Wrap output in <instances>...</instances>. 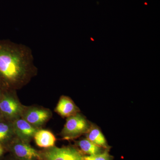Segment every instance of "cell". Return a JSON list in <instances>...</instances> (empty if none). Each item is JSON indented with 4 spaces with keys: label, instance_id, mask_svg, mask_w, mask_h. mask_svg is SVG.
<instances>
[{
    "label": "cell",
    "instance_id": "obj_1",
    "mask_svg": "<svg viewBox=\"0 0 160 160\" xmlns=\"http://www.w3.org/2000/svg\"><path fill=\"white\" fill-rule=\"evenodd\" d=\"M37 73L29 47L9 40H0V86L3 90L21 89Z\"/></svg>",
    "mask_w": 160,
    "mask_h": 160
},
{
    "label": "cell",
    "instance_id": "obj_2",
    "mask_svg": "<svg viewBox=\"0 0 160 160\" xmlns=\"http://www.w3.org/2000/svg\"><path fill=\"white\" fill-rule=\"evenodd\" d=\"M16 90H3L0 98V112L4 120L12 122L21 117L26 106L20 102Z\"/></svg>",
    "mask_w": 160,
    "mask_h": 160
},
{
    "label": "cell",
    "instance_id": "obj_3",
    "mask_svg": "<svg viewBox=\"0 0 160 160\" xmlns=\"http://www.w3.org/2000/svg\"><path fill=\"white\" fill-rule=\"evenodd\" d=\"M90 127L86 119L78 113L67 118L61 136L65 140L73 139L84 133L86 134Z\"/></svg>",
    "mask_w": 160,
    "mask_h": 160
},
{
    "label": "cell",
    "instance_id": "obj_4",
    "mask_svg": "<svg viewBox=\"0 0 160 160\" xmlns=\"http://www.w3.org/2000/svg\"><path fill=\"white\" fill-rule=\"evenodd\" d=\"M15 157L19 160H43L42 152L37 151L29 143L15 137L6 146Z\"/></svg>",
    "mask_w": 160,
    "mask_h": 160
},
{
    "label": "cell",
    "instance_id": "obj_5",
    "mask_svg": "<svg viewBox=\"0 0 160 160\" xmlns=\"http://www.w3.org/2000/svg\"><path fill=\"white\" fill-rule=\"evenodd\" d=\"M43 160H85L82 152L74 147L53 146L42 152Z\"/></svg>",
    "mask_w": 160,
    "mask_h": 160
},
{
    "label": "cell",
    "instance_id": "obj_6",
    "mask_svg": "<svg viewBox=\"0 0 160 160\" xmlns=\"http://www.w3.org/2000/svg\"><path fill=\"white\" fill-rule=\"evenodd\" d=\"M52 112L49 109L42 107H25L22 117L32 126L39 129L51 118Z\"/></svg>",
    "mask_w": 160,
    "mask_h": 160
},
{
    "label": "cell",
    "instance_id": "obj_7",
    "mask_svg": "<svg viewBox=\"0 0 160 160\" xmlns=\"http://www.w3.org/2000/svg\"><path fill=\"white\" fill-rule=\"evenodd\" d=\"M12 122L15 137L26 142H30L39 129L32 126L22 117Z\"/></svg>",
    "mask_w": 160,
    "mask_h": 160
},
{
    "label": "cell",
    "instance_id": "obj_8",
    "mask_svg": "<svg viewBox=\"0 0 160 160\" xmlns=\"http://www.w3.org/2000/svg\"><path fill=\"white\" fill-rule=\"evenodd\" d=\"M55 111L62 117L68 118L78 113L79 110L70 98L62 96L56 107Z\"/></svg>",
    "mask_w": 160,
    "mask_h": 160
},
{
    "label": "cell",
    "instance_id": "obj_9",
    "mask_svg": "<svg viewBox=\"0 0 160 160\" xmlns=\"http://www.w3.org/2000/svg\"><path fill=\"white\" fill-rule=\"evenodd\" d=\"M33 138L38 146L46 149L54 146L56 141L54 134L51 132L45 129H39Z\"/></svg>",
    "mask_w": 160,
    "mask_h": 160
},
{
    "label": "cell",
    "instance_id": "obj_10",
    "mask_svg": "<svg viewBox=\"0 0 160 160\" xmlns=\"http://www.w3.org/2000/svg\"><path fill=\"white\" fill-rule=\"evenodd\" d=\"M15 137L12 122L5 120L0 121V144L6 147Z\"/></svg>",
    "mask_w": 160,
    "mask_h": 160
},
{
    "label": "cell",
    "instance_id": "obj_11",
    "mask_svg": "<svg viewBox=\"0 0 160 160\" xmlns=\"http://www.w3.org/2000/svg\"><path fill=\"white\" fill-rule=\"evenodd\" d=\"M86 135V138L95 145L104 149H109V146L107 144L104 135L98 127L94 126H90Z\"/></svg>",
    "mask_w": 160,
    "mask_h": 160
},
{
    "label": "cell",
    "instance_id": "obj_12",
    "mask_svg": "<svg viewBox=\"0 0 160 160\" xmlns=\"http://www.w3.org/2000/svg\"><path fill=\"white\" fill-rule=\"evenodd\" d=\"M77 144L81 151L89 156L99 154L106 149L95 145L87 138L80 140L77 142Z\"/></svg>",
    "mask_w": 160,
    "mask_h": 160
},
{
    "label": "cell",
    "instance_id": "obj_13",
    "mask_svg": "<svg viewBox=\"0 0 160 160\" xmlns=\"http://www.w3.org/2000/svg\"><path fill=\"white\" fill-rule=\"evenodd\" d=\"M109 149H105V151L99 154L94 155L84 156L85 160H112L113 157L109 154Z\"/></svg>",
    "mask_w": 160,
    "mask_h": 160
},
{
    "label": "cell",
    "instance_id": "obj_14",
    "mask_svg": "<svg viewBox=\"0 0 160 160\" xmlns=\"http://www.w3.org/2000/svg\"><path fill=\"white\" fill-rule=\"evenodd\" d=\"M6 149H6V146L0 144V160L4 155Z\"/></svg>",
    "mask_w": 160,
    "mask_h": 160
},
{
    "label": "cell",
    "instance_id": "obj_15",
    "mask_svg": "<svg viewBox=\"0 0 160 160\" xmlns=\"http://www.w3.org/2000/svg\"><path fill=\"white\" fill-rule=\"evenodd\" d=\"M3 92V89L2 87L0 86V98H1V96H2V94Z\"/></svg>",
    "mask_w": 160,
    "mask_h": 160
},
{
    "label": "cell",
    "instance_id": "obj_16",
    "mask_svg": "<svg viewBox=\"0 0 160 160\" xmlns=\"http://www.w3.org/2000/svg\"><path fill=\"white\" fill-rule=\"evenodd\" d=\"M4 120L2 117V114H1V112H0V121H2V120Z\"/></svg>",
    "mask_w": 160,
    "mask_h": 160
}]
</instances>
